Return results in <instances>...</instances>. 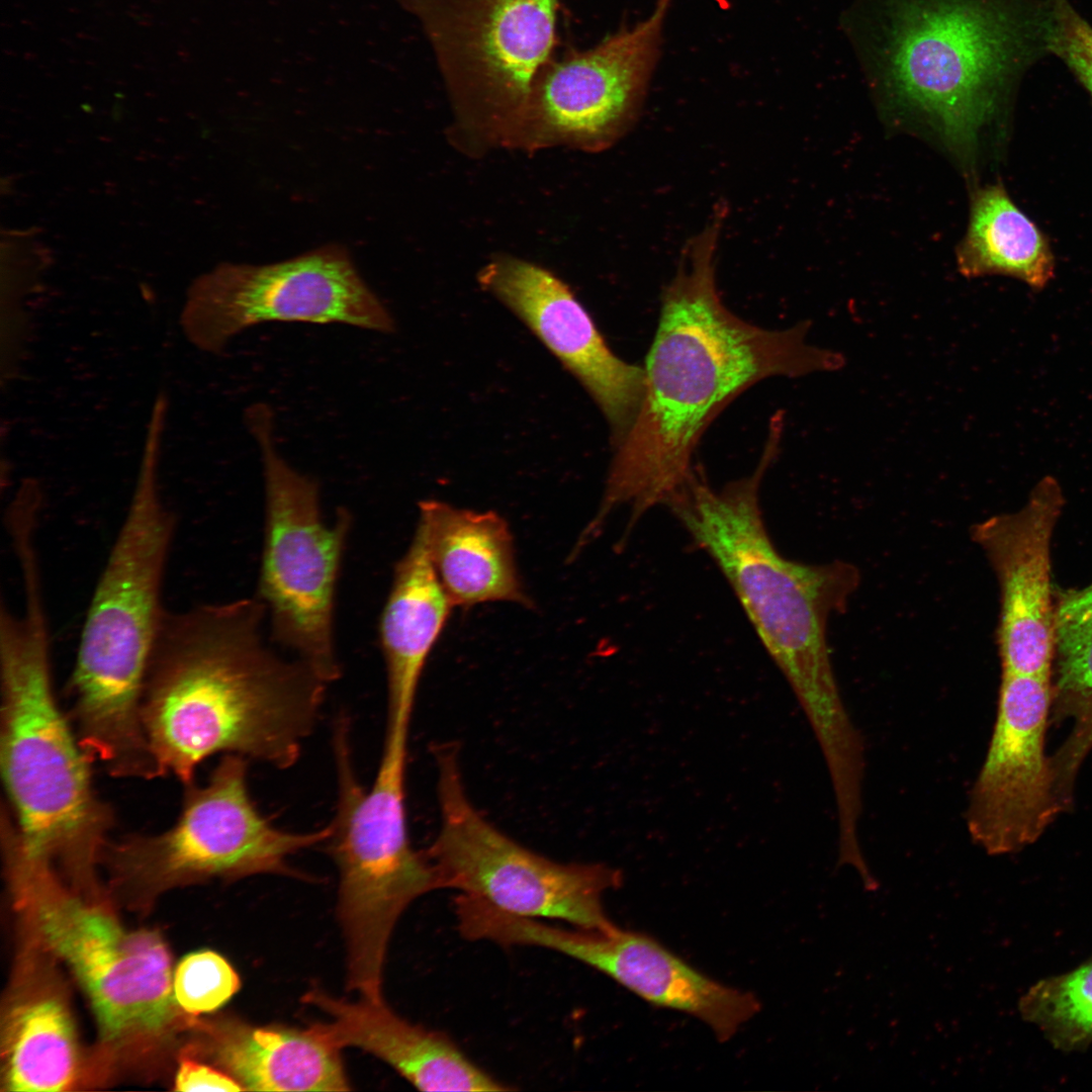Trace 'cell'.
<instances>
[{"label":"cell","mask_w":1092,"mask_h":1092,"mask_svg":"<svg viewBox=\"0 0 1092 1092\" xmlns=\"http://www.w3.org/2000/svg\"><path fill=\"white\" fill-rule=\"evenodd\" d=\"M727 211L725 203L716 205L705 228L685 245L663 289L643 367L644 394L616 446L602 503L585 528L590 535L620 507L630 510V531L653 507L667 505L691 478L705 431L746 389L772 376L800 377L844 365L840 353L807 342L808 322L764 329L725 306L715 256Z\"/></svg>","instance_id":"obj_1"},{"label":"cell","mask_w":1092,"mask_h":1092,"mask_svg":"<svg viewBox=\"0 0 1092 1092\" xmlns=\"http://www.w3.org/2000/svg\"><path fill=\"white\" fill-rule=\"evenodd\" d=\"M266 614L258 597L166 612L141 704L160 776L191 785L217 753L280 769L299 759L329 684L267 646Z\"/></svg>","instance_id":"obj_2"},{"label":"cell","mask_w":1092,"mask_h":1092,"mask_svg":"<svg viewBox=\"0 0 1092 1092\" xmlns=\"http://www.w3.org/2000/svg\"><path fill=\"white\" fill-rule=\"evenodd\" d=\"M778 454L776 447L765 445L750 475L720 489L695 469L667 507L727 578L798 697L823 754L842 758L858 748L862 737L839 692L827 623L832 613L845 608L859 574L847 562L805 564L776 549L763 522L759 490Z\"/></svg>","instance_id":"obj_3"},{"label":"cell","mask_w":1092,"mask_h":1092,"mask_svg":"<svg viewBox=\"0 0 1092 1092\" xmlns=\"http://www.w3.org/2000/svg\"><path fill=\"white\" fill-rule=\"evenodd\" d=\"M166 419L161 411L150 415L129 507L94 589L67 686L82 748L120 778L145 776L153 765L141 704L167 612L162 593L175 532L159 488Z\"/></svg>","instance_id":"obj_4"},{"label":"cell","mask_w":1092,"mask_h":1092,"mask_svg":"<svg viewBox=\"0 0 1092 1092\" xmlns=\"http://www.w3.org/2000/svg\"><path fill=\"white\" fill-rule=\"evenodd\" d=\"M50 650L42 589L29 585L22 614L0 612L2 778L26 847L86 873L110 841L113 814L54 696Z\"/></svg>","instance_id":"obj_5"},{"label":"cell","mask_w":1092,"mask_h":1092,"mask_svg":"<svg viewBox=\"0 0 1092 1092\" xmlns=\"http://www.w3.org/2000/svg\"><path fill=\"white\" fill-rule=\"evenodd\" d=\"M406 733H386L370 789L354 768L350 721L333 729L338 800L327 849L339 872L338 915L347 949V987L361 997L382 996L391 932L404 909L439 889L424 850L408 836L405 806Z\"/></svg>","instance_id":"obj_6"},{"label":"cell","mask_w":1092,"mask_h":1092,"mask_svg":"<svg viewBox=\"0 0 1092 1092\" xmlns=\"http://www.w3.org/2000/svg\"><path fill=\"white\" fill-rule=\"evenodd\" d=\"M885 47L891 92L968 155L1022 46L1019 18L994 0H900Z\"/></svg>","instance_id":"obj_7"},{"label":"cell","mask_w":1092,"mask_h":1092,"mask_svg":"<svg viewBox=\"0 0 1092 1092\" xmlns=\"http://www.w3.org/2000/svg\"><path fill=\"white\" fill-rule=\"evenodd\" d=\"M421 24L469 154L507 148L553 59L559 0H397Z\"/></svg>","instance_id":"obj_8"},{"label":"cell","mask_w":1092,"mask_h":1092,"mask_svg":"<svg viewBox=\"0 0 1092 1092\" xmlns=\"http://www.w3.org/2000/svg\"><path fill=\"white\" fill-rule=\"evenodd\" d=\"M245 421L261 451L265 490L258 598L269 614L272 639L331 684L341 672L334 608L351 516L340 509L333 525L325 523L318 484L279 454L267 404L249 406Z\"/></svg>","instance_id":"obj_9"},{"label":"cell","mask_w":1092,"mask_h":1092,"mask_svg":"<svg viewBox=\"0 0 1092 1092\" xmlns=\"http://www.w3.org/2000/svg\"><path fill=\"white\" fill-rule=\"evenodd\" d=\"M432 752L440 828L424 851L439 889H455L523 917L559 919L584 929L615 925L603 897L621 884L618 871L600 863L557 862L523 846L469 800L458 746L436 744Z\"/></svg>","instance_id":"obj_10"},{"label":"cell","mask_w":1092,"mask_h":1092,"mask_svg":"<svg viewBox=\"0 0 1092 1092\" xmlns=\"http://www.w3.org/2000/svg\"><path fill=\"white\" fill-rule=\"evenodd\" d=\"M14 880L35 906L48 946L86 991L107 1040L155 1033L173 1011L171 959L161 936L128 930L112 916L61 890L50 862L18 849L8 857Z\"/></svg>","instance_id":"obj_11"},{"label":"cell","mask_w":1092,"mask_h":1092,"mask_svg":"<svg viewBox=\"0 0 1092 1092\" xmlns=\"http://www.w3.org/2000/svg\"><path fill=\"white\" fill-rule=\"evenodd\" d=\"M179 321L188 342L213 355L242 332L269 322L395 330L390 312L339 245L266 265L220 264L191 283Z\"/></svg>","instance_id":"obj_12"},{"label":"cell","mask_w":1092,"mask_h":1092,"mask_svg":"<svg viewBox=\"0 0 1092 1092\" xmlns=\"http://www.w3.org/2000/svg\"><path fill=\"white\" fill-rule=\"evenodd\" d=\"M248 759L224 754L206 784L185 786L183 810L168 830L108 842L104 853L123 874L149 881L261 874L300 877L288 857L326 842L331 823L309 832L274 826L248 788Z\"/></svg>","instance_id":"obj_13"},{"label":"cell","mask_w":1092,"mask_h":1092,"mask_svg":"<svg viewBox=\"0 0 1092 1092\" xmlns=\"http://www.w3.org/2000/svg\"><path fill=\"white\" fill-rule=\"evenodd\" d=\"M671 3L656 0L634 26L553 58L533 82L509 149L597 153L617 144L640 113Z\"/></svg>","instance_id":"obj_14"},{"label":"cell","mask_w":1092,"mask_h":1092,"mask_svg":"<svg viewBox=\"0 0 1092 1092\" xmlns=\"http://www.w3.org/2000/svg\"><path fill=\"white\" fill-rule=\"evenodd\" d=\"M1052 681L1001 675L986 756L970 791L966 825L989 855L1034 843L1064 810L1045 752Z\"/></svg>","instance_id":"obj_15"},{"label":"cell","mask_w":1092,"mask_h":1092,"mask_svg":"<svg viewBox=\"0 0 1092 1092\" xmlns=\"http://www.w3.org/2000/svg\"><path fill=\"white\" fill-rule=\"evenodd\" d=\"M1065 505L1058 480L1041 478L1018 511L972 529L1000 587L1001 674L1049 679L1056 647L1052 539Z\"/></svg>","instance_id":"obj_16"},{"label":"cell","mask_w":1092,"mask_h":1092,"mask_svg":"<svg viewBox=\"0 0 1092 1092\" xmlns=\"http://www.w3.org/2000/svg\"><path fill=\"white\" fill-rule=\"evenodd\" d=\"M517 945L548 948L605 974L657 1007L690 1015L727 1041L760 1011L755 995L724 985L644 932L619 928L565 929L519 917L511 927Z\"/></svg>","instance_id":"obj_17"},{"label":"cell","mask_w":1092,"mask_h":1092,"mask_svg":"<svg viewBox=\"0 0 1092 1092\" xmlns=\"http://www.w3.org/2000/svg\"><path fill=\"white\" fill-rule=\"evenodd\" d=\"M580 381L608 421L615 447L639 410L644 368L619 358L569 287L549 270L498 255L477 275Z\"/></svg>","instance_id":"obj_18"},{"label":"cell","mask_w":1092,"mask_h":1092,"mask_svg":"<svg viewBox=\"0 0 1092 1092\" xmlns=\"http://www.w3.org/2000/svg\"><path fill=\"white\" fill-rule=\"evenodd\" d=\"M330 1018L316 1023L339 1049L354 1046L387 1063L424 1091H508L446 1034L411 1023L382 1001H350L312 988L303 996Z\"/></svg>","instance_id":"obj_19"},{"label":"cell","mask_w":1092,"mask_h":1092,"mask_svg":"<svg viewBox=\"0 0 1092 1092\" xmlns=\"http://www.w3.org/2000/svg\"><path fill=\"white\" fill-rule=\"evenodd\" d=\"M419 521L453 607L496 602L533 607L518 572L511 529L500 515L427 499L419 503Z\"/></svg>","instance_id":"obj_20"},{"label":"cell","mask_w":1092,"mask_h":1092,"mask_svg":"<svg viewBox=\"0 0 1092 1092\" xmlns=\"http://www.w3.org/2000/svg\"><path fill=\"white\" fill-rule=\"evenodd\" d=\"M453 608L433 567L426 530L418 521L412 542L395 565L379 622L387 680L386 724L410 725L425 665Z\"/></svg>","instance_id":"obj_21"},{"label":"cell","mask_w":1092,"mask_h":1092,"mask_svg":"<svg viewBox=\"0 0 1092 1092\" xmlns=\"http://www.w3.org/2000/svg\"><path fill=\"white\" fill-rule=\"evenodd\" d=\"M207 1051L244 1090H350L341 1049L316 1024L299 1029L225 1018L207 1026Z\"/></svg>","instance_id":"obj_22"},{"label":"cell","mask_w":1092,"mask_h":1092,"mask_svg":"<svg viewBox=\"0 0 1092 1092\" xmlns=\"http://www.w3.org/2000/svg\"><path fill=\"white\" fill-rule=\"evenodd\" d=\"M957 263L965 277L1010 276L1036 290L1044 288L1055 273L1048 239L1001 184L985 186L973 195Z\"/></svg>","instance_id":"obj_23"},{"label":"cell","mask_w":1092,"mask_h":1092,"mask_svg":"<svg viewBox=\"0 0 1092 1092\" xmlns=\"http://www.w3.org/2000/svg\"><path fill=\"white\" fill-rule=\"evenodd\" d=\"M3 1084L9 1091H64L78 1074V1046L72 1019L56 998L17 1007L3 1041Z\"/></svg>","instance_id":"obj_24"},{"label":"cell","mask_w":1092,"mask_h":1092,"mask_svg":"<svg viewBox=\"0 0 1092 1092\" xmlns=\"http://www.w3.org/2000/svg\"><path fill=\"white\" fill-rule=\"evenodd\" d=\"M1019 1013L1057 1050L1092 1043V956L1067 973L1037 981L1019 999Z\"/></svg>","instance_id":"obj_25"},{"label":"cell","mask_w":1092,"mask_h":1092,"mask_svg":"<svg viewBox=\"0 0 1092 1092\" xmlns=\"http://www.w3.org/2000/svg\"><path fill=\"white\" fill-rule=\"evenodd\" d=\"M1056 663L1092 700V583L1055 590Z\"/></svg>","instance_id":"obj_26"},{"label":"cell","mask_w":1092,"mask_h":1092,"mask_svg":"<svg viewBox=\"0 0 1092 1092\" xmlns=\"http://www.w3.org/2000/svg\"><path fill=\"white\" fill-rule=\"evenodd\" d=\"M240 987V977L232 965L209 949L185 956L173 976L174 999L193 1015L217 1010Z\"/></svg>","instance_id":"obj_27"},{"label":"cell","mask_w":1092,"mask_h":1092,"mask_svg":"<svg viewBox=\"0 0 1092 1092\" xmlns=\"http://www.w3.org/2000/svg\"><path fill=\"white\" fill-rule=\"evenodd\" d=\"M1044 43L1092 96V26L1068 0H1049L1042 18Z\"/></svg>","instance_id":"obj_28"},{"label":"cell","mask_w":1092,"mask_h":1092,"mask_svg":"<svg viewBox=\"0 0 1092 1092\" xmlns=\"http://www.w3.org/2000/svg\"><path fill=\"white\" fill-rule=\"evenodd\" d=\"M177 1091H242L243 1087L223 1070L191 1059L180 1062L175 1078Z\"/></svg>","instance_id":"obj_29"}]
</instances>
